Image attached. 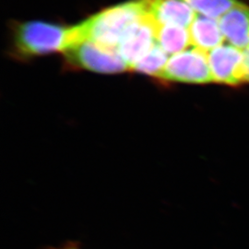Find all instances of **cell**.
Segmentation results:
<instances>
[{"instance_id": "1", "label": "cell", "mask_w": 249, "mask_h": 249, "mask_svg": "<svg viewBox=\"0 0 249 249\" xmlns=\"http://www.w3.org/2000/svg\"><path fill=\"white\" fill-rule=\"evenodd\" d=\"M148 15L146 0H134L105 9L79 25L69 28L66 49L76 43L89 41L116 50L126 30Z\"/></svg>"}, {"instance_id": "2", "label": "cell", "mask_w": 249, "mask_h": 249, "mask_svg": "<svg viewBox=\"0 0 249 249\" xmlns=\"http://www.w3.org/2000/svg\"><path fill=\"white\" fill-rule=\"evenodd\" d=\"M69 28L43 21H27L14 27L13 50L20 59L64 52L68 45Z\"/></svg>"}, {"instance_id": "3", "label": "cell", "mask_w": 249, "mask_h": 249, "mask_svg": "<svg viewBox=\"0 0 249 249\" xmlns=\"http://www.w3.org/2000/svg\"><path fill=\"white\" fill-rule=\"evenodd\" d=\"M66 63L72 70L99 73H120L129 70L116 49L89 41L76 43L65 51Z\"/></svg>"}, {"instance_id": "4", "label": "cell", "mask_w": 249, "mask_h": 249, "mask_svg": "<svg viewBox=\"0 0 249 249\" xmlns=\"http://www.w3.org/2000/svg\"><path fill=\"white\" fill-rule=\"evenodd\" d=\"M158 80L187 84L213 82L208 53L193 46L171 55Z\"/></svg>"}, {"instance_id": "5", "label": "cell", "mask_w": 249, "mask_h": 249, "mask_svg": "<svg viewBox=\"0 0 249 249\" xmlns=\"http://www.w3.org/2000/svg\"><path fill=\"white\" fill-rule=\"evenodd\" d=\"M157 24L148 15L134 23L124 33L116 48L129 70L156 45Z\"/></svg>"}, {"instance_id": "6", "label": "cell", "mask_w": 249, "mask_h": 249, "mask_svg": "<svg viewBox=\"0 0 249 249\" xmlns=\"http://www.w3.org/2000/svg\"><path fill=\"white\" fill-rule=\"evenodd\" d=\"M213 82L238 86L245 82L244 52L229 44H223L208 53Z\"/></svg>"}, {"instance_id": "7", "label": "cell", "mask_w": 249, "mask_h": 249, "mask_svg": "<svg viewBox=\"0 0 249 249\" xmlns=\"http://www.w3.org/2000/svg\"><path fill=\"white\" fill-rule=\"evenodd\" d=\"M148 14L159 25L189 28L196 12L184 0H146Z\"/></svg>"}, {"instance_id": "8", "label": "cell", "mask_w": 249, "mask_h": 249, "mask_svg": "<svg viewBox=\"0 0 249 249\" xmlns=\"http://www.w3.org/2000/svg\"><path fill=\"white\" fill-rule=\"evenodd\" d=\"M225 42L242 51L249 48V7L233 8L218 19Z\"/></svg>"}, {"instance_id": "9", "label": "cell", "mask_w": 249, "mask_h": 249, "mask_svg": "<svg viewBox=\"0 0 249 249\" xmlns=\"http://www.w3.org/2000/svg\"><path fill=\"white\" fill-rule=\"evenodd\" d=\"M191 46L209 53L214 48L223 45L225 38L219 26L218 20L196 15L188 28Z\"/></svg>"}, {"instance_id": "10", "label": "cell", "mask_w": 249, "mask_h": 249, "mask_svg": "<svg viewBox=\"0 0 249 249\" xmlns=\"http://www.w3.org/2000/svg\"><path fill=\"white\" fill-rule=\"evenodd\" d=\"M156 43L168 55L183 52L191 47L188 28L175 25H158Z\"/></svg>"}, {"instance_id": "11", "label": "cell", "mask_w": 249, "mask_h": 249, "mask_svg": "<svg viewBox=\"0 0 249 249\" xmlns=\"http://www.w3.org/2000/svg\"><path fill=\"white\" fill-rule=\"evenodd\" d=\"M168 54L156 44L149 53L134 65L130 71L158 79L168 62Z\"/></svg>"}, {"instance_id": "12", "label": "cell", "mask_w": 249, "mask_h": 249, "mask_svg": "<svg viewBox=\"0 0 249 249\" xmlns=\"http://www.w3.org/2000/svg\"><path fill=\"white\" fill-rule=\"evenodd\" d=\"M193 10L209 18L218 20L225 13L239 6L238 0H184Z\"/></svg>"}, {"instance_id": "13", "label": "cell", "mask_w": 249, "mask_h": 249, "mask_svg": "<svg viewBox=\"0 0 249 249\" xmlns=\"http://www.w3.org/2000/svg\"><path fill=\"white\" fill-rule=\"evenodd\" d=\"M244 52V68H245V82L249 83V48Z\"/></svg>"}, {"instance_id": "14", "label": "cell", "mask_w": 249, "mask_h": 249, "mask_svg": "<svg viewBox=\"0 0 249 249\" xmlns=\"http://www.w3.org/2000/svg\"><path fill=\"white\" fill-rule=\"evenodd\" d=\"M81 249L79 246H77L74 243H68L65 246H63L61 248H57V249Z\"/></svg>"}]
</instances>
